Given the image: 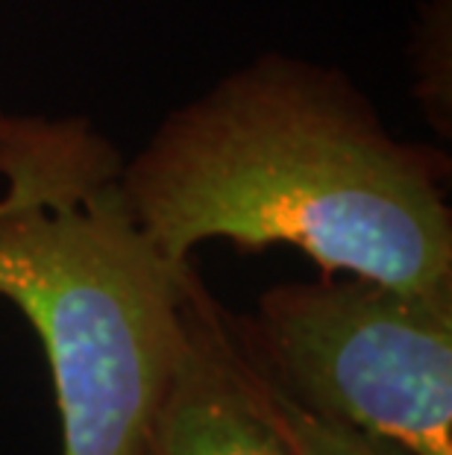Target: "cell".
<instances>
[{
	"label": "cell",
	"instance_id": "obj_2",
	"mask_svg": "<svg viewBox=\"0 0 452 455\" xmlns=\"http://www.w3.org/2000/svg\"><path fill=\"white\" fill-rule=\"evenodd\" d=\"M85 121L0 118V294L51 362L62 455H141L186 344L188 261L147 238Z\"/></svg>",
	"mask_w": 452,
	"mask_h": 455
},
{
	"label": "cell",
	"instance_id": "obj_5",
	"mask_svg": "<svg viewBox=\"0 0 452 455\" xmlns=\"http://www.w3.org/2000/svg\"><path fill=\"white\" fill-rule=\"evenodd\" d=\"M262 382H265V400L267 409H271V418L294 455H402L379 441H370L364 435L347 429V426L317 418V414L300 409L282 391L274 388L265 376Z\"/></svg>",
	"mask_w": 452,
	"mask_h": 455
},
{
	"label": "cell",
	"instance_id": "obj_1",
	"mask_svg": "<svg viewBox=\"0 0 452 455\" xmlns=\"http://www.w3.org/2000/svg\"><path fill=\"white\" fill-rule=\"evenodd\" d=\"M447 156L391 139L335 68L267 53L174 112L121 171L170 261L200 241L300 247L326 276L452 288Z\"/></svg>",
	"mask_w": 452,
	"mask_h": 455
},
{
	"label": "cell",
	"instance_id": "obj_3",
	"mask_svg": "<svg viewBox=\"0 0 452 455\" xmlns=\"http://www.w3.org/2000/svg\"><path fill=\"white\" fill-rule=\"evenodd\" d=\"M229 321L258 373L300 409L402 455H452V288L323 274Z\"/></svg>",
	"mask_w": 452,
	"mask_h": 455
},
{
	"label": "cell",
	"instance_id": "obj_4",
	"mask_svg": "<svg viewBox=\"0 0 452 455\" xmlns=\"http://www.w3.org/2000/svg\"><path fill=\"white\" fill-rule=\"evenodd\" d=\"M141 455H294L229 312L188 274L186 344Z\"/></svg>",
	"mask_w": 452,
	"mask_h": 455
}]
</instances>
